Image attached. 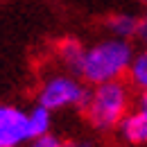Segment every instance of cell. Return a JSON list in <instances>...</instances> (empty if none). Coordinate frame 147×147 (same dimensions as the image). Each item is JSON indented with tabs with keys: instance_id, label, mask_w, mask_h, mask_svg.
<instances>
[{
	"instance_id": "7c38bea8",
	"label": "cell",
	"mask_w": 147,
	"mask_h": 147,
	"mask_svg": "<svg viewBox=\"0 0 147 147\" xmlns=\"http://www.w3.org/2000/svg\"><path fill=\"white\" fill-rule=\"evenodd\" d=\"M136 109H140V111L147 113V91L138 93V97H136Z\"/></svg>"
},
{
	"instance_id": "ba28073f",
	"label": "cell",
	"mask_w": 147,
	"mask_h": 147,
	"mask_svg": "<svg viewBox=\"0 0 147 147\" xmlns=\"http://www.w3.org/2000/svg\"><path fill=\"white\" fill-rule=\"evenodd\" d=\"M27 127H30V136H32V138H38V136L50 134V127H52V111H48L45 107L36 104L34 109L27 111Z\"/></svg>"
},
{
	"instance_id": "8fae6325",
	"label": "cell",
	"mask_w": 147,
	"mask_h": 147,
	"mask_svg": "<svg viewBox=\"0 0 147 147\" xmlns=\"http://www.w3.org/2000/svg\"><path fill=\"white\" fill-rule=\"evenodd\" d=\"M136 38L147 48V14L138 18V32H136Z\"/></svg>"
},
{
	"instance_id": "30bf717a",
	"label": "cell",
	"mask_w": 147,
	"mask_h": 147,
	"mask_svg": "<svg viewBox=\"0 0 147 147\" xmlns=\"http://www.w3.org/2000/svg\"><path fill=\"white\" fill-rule=\"evenodd\" d=\"M27 147H63V143H61L57 136H52V134H45V136L32 138V140L27 143Z\"/></svg>"
},
{
	"instance_id": "6da1fadb",
	"label": "cell",
	"mask_w": 147,
	"mask_h": 147,
	"mask_svg": "<svg viewBox=\"0 0 147 147\" xmlns=\"http://www.w3.org/2000/svg\"><path fill=\"white\" fill-rule=\"evenodd\" d=\"M134 48L125 38H102L97 43H93L91 48H86V55L79 68V77L88 84H107V82H120L129 75L131 61H134Z\"/></svg>"
},
{
	"instance_id": "7a4b0ae2",
	"label": "cell",
	"mask_w": 147,
	"mask_h": 147,
	"mask_svg": "<svg viewBox=\"0 0 147 147\" xmlns=\"http://www.w3.org/2000/svg\"><path fill=\"white\" fill-rule=\"evenodd\" d=\"M131 84L125 79L120 82H107V84H97L91 86L86 104H84V115L88 120V125L97 131H113L120 127V122L125 120L129 111H131Z\"/></svg>"
},
{
	"instance_id": "52a82bcc",
	"label": "cell",
	"mask_w": 147,
	"mask_h": 147,
	"mask_svg": "<svg viewBox=\"0 0 147 147\" xmlns=\"http://www.w3.org/2000/svg\"><path fill=\"white\" fill-rule=\"evenodd\" d=\"M107 30L111 32V36L115 38H136L138 32V18L131 16V14H113L107 18Z\"/></svg>"
},
{
	"instance_id": "4fadbf2b",
	"label": "cell",
	"mask_w": 147,
	"mask_h": 147,
	"mask_svg": "<svg viewBox=\"0 0 147 147\" xmlns=\"http://www.w3.org/2000/svg\"><path fill=\"white\" fill-rule=\"evenodd\" d=\"M63 147H93V143L84 140V138H75V140H68V143H63Z\"/></svg>"
},
{
	"instance_id": "3957f363",
	"label": "cell",
	"mask_w": 147,
	"mask_h": 147,
	"mask_svg": "<svg viewBox=\"0 0 147 147\" xmlns=\"http://www.w3.org/2000/svg\"><path fill=\"white\" fill-rule=\"evenodd\" d=\"M88 84L73 73H57L50 75L36 93V104L45 107L48 111H63V109H84L88 97Z\"/></svg>"
},
{
	"instance_id": "5bb4252c",
	"label": "cell",
	"mask_w": 147,
	"mask_h": 147,
	"mask_svg": "<svg viewBox=\"0 0 147 147\" xmlns=\"http://www.w3.org/2000/svg\"><path fill=\"white\" fill-rule=\"evenodd\" d=\"M140 2H147V0H140Z\"/></svg>"
},
{
	"instance_id": "5b68a950",
	"label": "cell",
	"mask_w": 147,
	"mask_h": 147,
	"mask_svg": "<svg viewBox=\"0 0 147 147\" xmlns=\"http://www.w3.org/2000/svg\"><path fill=\"white\" fill-rule=\"evenodd\" d=\"M115 131L122 138V143H127V145H147V113L140 109H131Z\"/></svg>"
},
{
	"instance_id": "9c48e42d",
	"label": "cell",
	"mask_w": 147,
	"mask_h": 147,
	"mask_svg": "<svg viewBox=\"0 0 147 147\" xmlns=\"http://www.w3.org/2000/svg\"><path fill=\"white\" fill-rule=\"evenodd\" d=\"M127 77H129L131 88H136L138 93L147 91V48H143L140 52H136Z\"/></svg>"
},
{
	"instance_id": "8992f818",
	"label": "cell",
	"mask_w": 147,
	"mask_h": 147,
	"mask_svg": "<svg viewBox=\"0 0 147 147\" xmlns=\"http://www.w3.org/2000/svg\"><path fill=\"white\" fill-rule=\"evenodd\" d=\"M84 55H86V48L77 38H63V41L57 43V59H59V63L73 75H79Z\"/></svg>"
},
{
	"instance_id": "277c9868",
	"label": "cell",
	"mask_w": 147,
	"mask_h": 147,
	"mask_svg": "<svg viewBox=\"0 0 147 147\" xmlns=\"http://www.w3.org/2000/svg\"><path fill=\"white\" fill-rule=\"evenodd\" d=\"M30 140L27 111L14 104H0V147H20Z\"/></svg>"
}]
</instances>
